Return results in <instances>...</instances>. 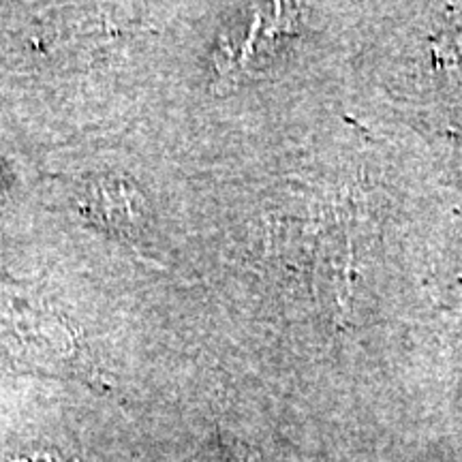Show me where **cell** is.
<instances>
[{"instance_id":"1","label":"cell","mask_w":462,"mask_h":462,"mask_svg":"<svg viewBox=\"0 0 462 462\" xmlns=\"http://www.w3.org/2000/svg\"><path fill=\"white\" fill-rule=\"evenodd\" d=\"M9 462H71L60 458L56 454H37V456H22V458H11Z\"/></svg>"}]
</instances>
